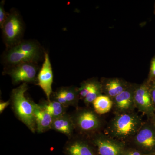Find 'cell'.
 Returning a JSON list of instances; mask_svg holds the SVG:
<instances>
[{"label":"cell","mask_w":155,"mask_h":155,"mask_svg":"<svg viewBox=\"0 0 155 155\" xmlns=\"http://www.w3.org/2000/svg\"><path fill=\"white\" fill-rule=\"evenodd\" d=\"M144 122L135 111L115 114L107 123L104 132L126 144L137 133Z\"/></svg>","instance_id":"obj_1"},{"label":"cell","mask_w":155,"mask_h":155,"mask_svg":"<svg viewBox=\"0 0 155 155\" xmlns=\"http://www.w3.org/2000/svg\"><path fill=\"white\" fill-rule=\"evenodd\" d=\"M26 83H22L12 90L11 94V109L15 116L26 126L32 133H36V123L33 101L27 99L25 93L28 90Z\"/></svg>","instance_id":"obj_2"},{"label":"cell","mask_w":155,"mask_h":155,"mask_svg":"<svg viewBox=\"0 0 155 155\" xmlns=\"http://www.w3.org/2000/svg\"><path fill=\"white\" fill-rule=\"evenodd\" d=\"M70 115L76 134L87 137L104 131L107 125L101 115L90 107H78Z\"/></svg>","instance_id":"obj_3"},{"label":"cell","mask_w":155,"mask_h":155,"mask_svg":"<svg viewBox=\"0 0 155 155\" xmlns=\"http://www.w3.org/2000/svg\"><path fill=\"white\" fill-rule=\"evenodd\" d=\"M40 46L33 41H23L8 48L4 54L3 61L9 67L26 63H36L41 58Z\"/></svg>","instance_id":"obj_4"},{"label":"cell","mask_w":155,"mask_h":155,"mask_svg":"<svg viewBox=\"0 0 155 155\" xmlns=\"http://www.w3.org/2000/svg\"><path fill=\"white\" fill-rule=\"evenodd\" d=\"M146 154L155 151V128L148 119L144 122L139 130L126 143Z\"/></svg>","instance_id":"obj_5"},{"label":"cell","mask_w":155,"mask_h":155,"mask_svg":"<svg viewBox=\"0 0 155 155\" xmlns=\"http://www.w3.org/2000/svg\"><path fill=\"white\" fill-rule=\"evenodd\" d=\"M3 39L8 48L19 43L24 31V25L19 13L13 10L9 15L2 28Z\"/></svg>","instance_id":"obj_6"},{"label":"cell","mask_w":155,"mask_h":155,"mask_svg":"<svg viewBox=\"0 0 155 155\" xmlns=\"http://www.w3.org/2000/svg\"><path fill=\"white\" fill-rule=\"evenodd\" d=\"M99 155H125V143L107 135L104 131L88 137Z\"/></svg>","instance_id":"obj_7"},{"label":"cell","mask_w":155,"mask_h":155,"mask_svg":"<svg viewBox=\"0 0 155 155\" xmlns=\"http://www.w3.org/2000/svg\"><path fill=\"white\" fill-rule=\"evenodd\" d=\"M38 67L36 63H26L10 67L6 73L11 77L14 84L37 82Z\"/></svg>","instance_id":"obj_8"},{"label":"cell","mask_w":155,"mask_h":155,"mask_svg":"<svg viewBox=\"0 0 155 155\" xmlns=\"http://www.w3.org/2000/svg\"><path fill=\"white\" fill-rule=\"evenodd\" d=\"M64 155H99L89 138L75 134L64 147Z\"/></svg>","instance_id":"obj_9"},{"label":"cell","mask_w":155,"mask_h":155,"mask_svg":"<svg viewBox=\"0 0 155 155\" xmlns=\"http://www.w3.org/2000/svg\"><path fill=\"white\" fill-rule=\"evenodd\" d=\"M134 101L136 109L147 116L148 119L155 115V110L147 80L140 84H137L134 91Z\"/></svg>","instance_id":"obj_10"},{"label":"cell","mask_w":155,"mask_h":155,"mask_svg":"<svg viewBox=\"0 0 155 155\" xmlns=\"http://www.w3.org/2000/svg\"><path fill=\"white\" fill-rule=\"evenodd\" d=\"M137 84L130 83L125 90L112 99V110L115 114L134 112L136 109L134 94Z\"/></svg>","instance_id":"obj_11"},{"label":"cell","mask_w":155,"mask_h":155,"mask_svg":"<svg viewBox=\"0 0 155 155\" xmlns=\"http://www.w3.org/2000/svg\"><path fill=\"white\" fill-rule=\"evenodd\" d=\"M52 67L50 61L49 55L48 53H45L44 61L37 75V83L44 92L47 100L50 101L53 92L52 85L53 83Z\"/></svg>","instance_id":"obj_12"},{"label":"cell","mask_w":155,"mask_h":155,"mask_svg":"<svg viewBox=\"0 0 155 155\" xmlns=\"http://www.w3.org/2000/svg\"><path fill=\"white\" fill-rule=\"evenodd\" d=\"M103 94L113 99L130 85L128 82L119 78H101L100 80Z\"/></svg>","instance_id":"obj_13"},{"label":"cell","mask_w":155,"mask_h":155,"mask_svg":"<svg viewBox=\"0 0 155 155\" xmlns=\"http://www.w3.org/2000/svg\"><path fill=\"white\" fill-rule=\"evenodd\" d=\"M33 105L36 123V133H43L51 130L54 119L53 117L39 104H36L33 101Z\"/></svg>","instance_id":"obj_14"},{"label":"cell","mask_w":155,"mask_h":155,"mask_svg":"<svg viewBox=\"0 0 155 155\" xmlns=\"http://www.w3.org/2000/svg\"><path fill=\"white\" fill-rule=\"evenodd\" d=\"M51 130L65 134L68 139L71 138L75 134V129L71 115L66 113L54 119Z\"/></svg>","instance_id":"obj_15"},{"label":"cell","mask_w":155,"mask_h":155,"mask_svg":"<svg viewBox=\"0 0 155 155\" xmlns=\"http://www.w3.org/2000/svg\"><path fill=\"white\" fill-rule=\"evenodd\" d=\"M39 104L51 115L53 119L67 113V108L55 100H42Z\"/></svg>","instance_id":"obj_16"},{"label":"cell","mask_w":155,"mask_h":155,"mask_svg":"<svg viewBox=\"0 0 155 155\" xmlns=\"http://www.w3.org/2000/svg\"><path fill=\"white\" fill-rule=\"evenodd\" d=\"M67 101L69 106L78 108L80 100L78 87L75 86L63 87L56 91Z\"/></svg>","instance_id":"obj_17"},{"label":"cell","mask_w":155,"mask_h":155,"mask_svg":"<svg viewBox=\"0 0 155 155\" xmlns=\"http://www.w3.org/2000/svg\"><path fill=\"white\" fill-rule=\"evenodd\" d=\"M93 109L100 115L109 113L113 108V101L110 98L102 94L97 97L92 103Z\"/></svg>","instance_id":"obj_18"},{"label":"cell","mask_w":155,"mask_h":155,"mask_svg":"<svg viewBox=\"0 0 155 155\" xmlns=\"http://www.w3.org/2000/svg\"><path fill=\"white\" fill-rule=\"evenodd\" d=\"M103 94L101 84L100 81L97 80L94 86L89 92L88 94L83 100L84 103L86 107H90L97 97Z\"/></svg>","instance_id":"obj_19"},{"label":"cell","mask_w":155,"mask_h":155,"mask_svg":"<svg viewBox=\"0 0 155 155\" xmlns=\"http://www.w3.org/2000/svg\"><path fill=\"white\" fill-rule=\"evenodd\" d=\"M97 79L96 78H92L84 81L81 83L80 87H78L80 100L83 101Z\"/></svg>","instance_id":"obj_20"},{"label":"cell","mask_w":155,"mask_h":155,"mask_svg":"<svg viewBox=\"0 0 155 155\" xmlns=\"http://www.w3.org/2000/svg\"><path fill=\"white\" fill-rule=\"evenodd\" d=\"M4 5V1H2L0 4V27L2 29L9 15V13L5 11Z\"/></svg>","instance_id":"obj_21"},{"label":"cell","mask_w":155,"mask_h":155,"mask_svg":"<svg viewBox=\"0 0 155 155\" xmlns=\"http://www.w3.org/2000/svg\"><path fill=\"white\" fill-rule=\"evenodd\" d=\"M155 80V55L153 57L151 61L150 66L148 77L147 79L148 82Z\"/></svg>","instance_id":"obj_22"},{"label":"cell","mask_w":155,"mask_h":155,"mask_svg":"<svg viewBox=\"0 0 155 155\" xmlns=\"http://www.w3.org/2000/svg\"><path fill=\"white\" fill-rule=\"evenodd\" d=\"M147 82L149 87L150 94L151 97L153 105L155 110V80L150 82L147 81Z\"/></svg>","instance_id":"obj_23"},{"label":"cell","mask_w":155,"mask_h":155,"mask_svg":"<svg viewBox=\"0 0 155 155\" xmlns=\"http://www.w3.org/2000/svg\"><path fill=\"white\" fill-rule=\"evenodd\" d=\"M125 155H148L134 148L127 146L125 151Z\"/></svg>","instance_id":"obj_24"},{"label":"cell","mask_w":155,"mask_h":155,"mask_svg":"<svg viewBox=\"0 0 155 155\" xmlns=\"http://www.w3.org/2000/svg\"><path fill=\"white\" fill-rule=\"evenodd\" d=\"M11 105V101L10 100L7 101H1L0 102V114H2L3 111L8 107V106Z\"/></svg>","instance_id":"obj_25"},{"label":"cell","mask_w":155,"mask_h":155,"mask_svg":"<svg viewBox=\"0 0 155 155\" xmlns=\"http://www.w3.org/2000/svg\"><path fill=\"white\" fill-rule=\"evenodd\" d=\"M148 120H149L150 122L152 123L154 127L155 128V114L154 115L153 117H152L151 118H150V119H148Z\"/></svg>","instance_id":"obj_26"},{"label":"cell","mask_w":155,"mask_h":155,"mask_svg":"<svg viewBox=\"0 0 155 155\" xmlns=\"http://www.w3.org/2000/svg\"><path fill=\"white\" fill-rule=\"evenodd\" d=\"M154 155H155V154H154Z\"/></svg>","instance_id":"obj_27"}]
</instances>
